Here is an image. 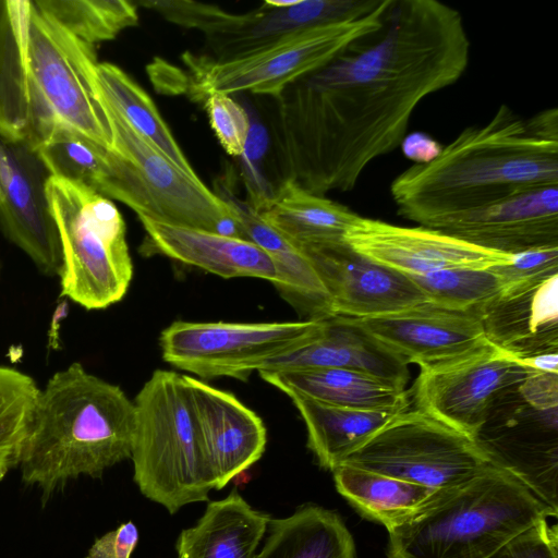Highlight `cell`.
I'll use <instances>...</instances> for the list:
<instances>
[{"instance_id":"cell-40","label":"cell","mask_w":558,"mask_h":558,"mask_svg":"<svg viewBox=\"0 0 558 558\" xmlns=\"http://www.w3.org/2000/svg\"><path fill=\"white\" fill-rule=\"evenodd\" d=\"M400 146H402L404 155L415 163L434 159L442 149L437 141L423 133L405 136Z\"/></svg>"},{"instance_id":"cell-16","label":"cell","mask_w":558,"mask_h":558,"mask_svg":"<svg viewBox=\"0 0 558 558\" xmlns=\"http://www.w3.org/2000/svg\"><path fill=\"white\" fill-rule=\"evenodd\" d=\"M199 449L213 488H223L263 456L267 432L262 418L234 395L183 375Z\"/></svg>"},{"instance_id":"cell-11","label":"cell","mask_w":558,"mask_h":558,"mask_svg":"<svg viewBox=\"0 0 558 558\" xmlns=\"http://www.w3.org/2000/svg\"><path fill=\"white\" fill-rule=\"evenodd\" d=\"M340 464L437 490L470 480L492 462L473 438L415 408L396 415Z\"/></svg>"},{"instance_id":"cell-24","label":"cell","mask_w":558,"mask_h":558,"mask_svg":"<svg viewBox=\"0 0 558 558\" xmlns=\"http://www.w3.org/2000/svg\"><path fill=\"white\" fill-rule=\"evenodd\" d=\"M247 202L267 226L300 250L344 242L347 231L360 217L292 180H283L269 195Z\"/></svg>"},{"instance_id":"cell-17","label":"cell","mask_w":558,"mask_h":558,"mask_svg":"<svg viewBox=\"0 0 558 558\" xmlns=\"http://www.w3.org/2000/svg\"><path fill=\"white\" fill-rule=\"evenodd\" d=\"M426 228L511 255L558 246V185L536 187L450 215Z\"/></svg>"},{"instance_id":"cell-29","label":"cell","mask_w":558,"mask_h":558,"mask_svg":"<svg viewBox=\"0 0 558 558\" xmlns=\"http://www.w3.org/2000/svg\"><path fill=\"white\" fill-rule=\"evenodd\" d=\"M266 533L254 558H355L353 537L341 517L317 505L270 519Z\"/></svg>"},{"instance_id":"cell-32","label":"cell","mask_w":558,"mask_h":558,"mask_svg":"<svg viewBox=\"0 0 558 558\" xmlns=\"http://www.w3.org/2000/svg\"><path fill=\"white\" fill-rule=\"evenodd\" d=\"M22 5L23 0H0V137L8 140L28 135Z\"/></svg>"},{"instance_id":"cell-6","label":"cell","mask_w":558,"mask_h":558,"mask_svg":"<svg viewBox=\"0 0 558 558\" xmlns=\"http://www.w3.org/2000/svg\"><path fill=\"white\" fill-rule=\"evenodd\" d=\"M131 459L134 482L170 514L208 500L213 489L202 459L183 375L157 369L134 401Z\"/></svg>"},{"instance_id":"cell-15","label":"cell","mask_w":558,"mask_h":558,"mask_svg":"<svg viewBox=\"0 0 558 558\" xmlns=\"http://www.w3.org/2000/svg\"><path fill=\"white\" fill-rule=\"evenodd\" d=\"M344 241L356 253L407 276L489 268L509 263L513 255L476 246L436 229L401 227L362 216L349 228Z\"/></svg>"},{"instance_id":"cell-3","label":"cell","mask_w":558,"mask_h":558,"mask_svg":"<svg viewBox=\"0 0 558 558\" xmlns=\"http://www.w3.org/2000/svg\"><path fill=\"white\" fill-rule=\"evenodd\" d=\"M135 407L117 385L74 362L40 389L19 468L43 506L81 475L100 478L131 459Z\"/></svg>"},{"instance_id":"cell-39","label":"cell","mask_w":558,"mask_h":558,"mask_svg":"<svg viewBox=\"0 0 558 558\" xmlns=\"http://www.w3.org/2000/svg\"><path fill=\"white\" fill-rule=\"evenodd\" d=\"M138 537L137 526L132 521L122 523L96 538L85 558H130Z\"/></svg>"},{"instance_id":"cell-38","label":"cell","mask_w":558,"mask_h":558,"mask_svg":"<svg viewBox=\"0 0 558 558\" xmlns=\"http://www.w3.org/2000/svg\"><path fill=\"white\" fill-rule=\"evenodd\" d=\"M505 284L558 274V246L513 254L507 264L490 267Z\"/></svg>"},{"instance_id":"cell-10","label":"cell","mask_w":558,"mask_h":558,"mask_svg":"<svg viewBox=\"0 0 558 558\" xmlns=\"http://www.w3.org/2000/svg\"><path fill=\"white\" fill-rule=\"evenodd\" d=\"M558 374L534 371L492 405L474 440L489 461L558 511Z\"/></svg>"},{"instance_id":"cell-13","label":"cell","mask_w":558,"mask_h":558,"mask_svg":"<svg viewBox=\"0 0 558 558\" xmlns=\"http://www.w3.org/2000/svg\"><path fill=\"white\" fill-rule=\"evenodd\" d=\"M532 372L486 342L458 357L421 366L412 396L416 409L474 439L501 392Z\"/></svg>"},{"instance_id":"cell-27","label":"cell","mask_w":558,"mask_h":558,"mask_svg":"<svg viewBox=\"0 0 558 558\" xmlns=\"http://www.w3.org/2000/svg\"><path fill=\"white\" fill-rule=\"evenodd\" d=\"M307 430V447L317 463L332 471L396 415L408 409H356L289 391ZM410 409V408H409Z\"/></svg>"},{"instance_id":"cell-37","label":"cell","mask_w":558,"mask_h":558,"mask_svg":"<svg viewBox=\"0 0 558 558\" xmlns=\"http://www.w3.org/2000/svg\"><path fill=\"white\" fill-rule=\"evenodd\" d=\"M544 519L521 532L488 558H558L557 524Z\"/></svg>"},{"instance_id":"cell-23","label":"cell","mask_w":558,"mask_h":558,"mask_svg":"<svg viewBox=\"0 0 558 558\" xmlns=\"http://www.w3.org/2000/svg\"><path fill=\"white\" fill-rule=\"evenodd\" d=\"M345 368L364 372L400 388L409 379L408 363L351 318L322 319L318 333L305 345L267 362L260 371Z\"/></svg>"},{"instance_id":"cell-25","label":"cell","mask_w":558,"mask_h":558,"mask_svg":"<svg viewBox=\"0 0 558 558\" xmlns=\"http://www.w3.org/2000/svg\"><path fill=\"white\" fill-rule=\"evenodd\" d=\"M217 191L234 211L244 239L266 251L278 265L283 296L308 319L333 316L330 296L307 255L267 226L226 181L217 183Z\"/></svg>"},{"instance_id":"cell-4","label":"cell","mask_w":558,"mask_h":558,"mask_svg":"<svg viewBox=\"0 0 558 558\" xmlns=\"http://www.w3.org/2000/svg\"><path fill=\"white\" fill-rule=\"evenodd\" d=\"M558 511L507 471L489 464L438 489L388 530V558H488L511 538Z\"/></svg>"},{"instance_id":"cell-28","label":"cell","mask_w":558,"mask_h":558,"mask_svg":"<svg viewBox=\"0 0 558 558\" xmlns=\"http://www.w3.org/2000/svg\"><path fill=\"white\" fill-rule=\"evenodd\" d=\"M282 392H299L330 404L356 409H409V393L374 375L345 368L260 371Z\"/></svg>"},{"instance_id":"cell-12","label":"cell","mask_w":558,"mask_h":558,"mask_svg":"<svg viewBox=\"0 0 558 558\" xmlns=\"http://www.w3.org/2000/svg\"><path fill=\"white\" fill-rule=\"evenodd\" d=\"M322 319L275 323L174 322L161 331L162 359L201 378L240 380L310 342Z\"/></svg>"},{"instance_id":"cell-31","label":"cell","mask_w":558,"mask_h":558,"mask_svg":"<svg viewBox=\"0 0 558 558\" xmlns=\"http://www.w3.org/2000/svg\"><path fill=\"white\" fill-rule=\"evenodd\" d=\"M100 97L128 123L187 175L197 179L148 94L122 69L109 62H99L96 70Z\"/></svg>"},{"instance_id":"cell-18","label":"cell","mask_w":558,"mask_h":558,"mask_svg":"<svg viewBox=\"0 0 558 558\" xmlns=\"http://www.w3.org/2000/svg\"><path fill=\"white\" fill-rule=\"evenodd\" d=\"M302 251L323 281L335 315L367 318L427 302L409 276L356 253L345 241Z\"/></svg>"},{"instance_id":"cell-26","label":"cell","mask_w":558,"mask_h":558,"mask_svg":"<svg viewBox=\"0 0 558 558\" xmlns=\"http://www.w3.org/2000/svg\"><path fill=\"white\" fill-rule=\"evenodd\" d=\"M270 519L233 489L208 502L196 524L182 530L175 544L178 558H254Z\"/></svg>"},{"instance_id":"cell-21","label":"cell","mask_w":558,"mask_h":558,"mask_svg":"<svg viewBox=\"0 0 558 558\" xmlns=\"http://www.w3.org/2000/svg\"><path fill=\"white\" fill-rule=\"evenodd\" d=\"M381 0H266L262 7L232 14L218 9L204 34L215 53L226 60L269 44L287 34L372 12Z\"/></svg>"},{"instance_id":"cell-34","label":"cell","mask_w":558,"mask_h":558,"mask_svg":"<svg viewBox=\"0 0 558 558\" xmlns=\"http://www.w3.org/2000/svg\"><path fill=\"white\" fill-rule=\"evenodd\" d=\"M39 392L33 377L0 365V481L20 464Z\"/></svg>"},{"instance_id":"cell-36","label":"cell","mask_w":558,"mask_h":558,"mask_svg":"<svg viewBox=\"0 0 558 558\" xmlns=\"http://www.w3.org/2000/svg\"><path fill=\"white\" fill-rule=\"evenodd\" d=\"M210 125L225 150L241 157L248 141L251 122L245 109L231 95L214 93L204 98Z\"/></svg>"},{"instance_id":"cell-2","label":"cell","mask_w":558,"mask_h":558,"mask_svg":"<svg viewBox=\"0 0 558 558\" xmlns=\"http://www.w3.org/2000/svg\"><path fill=\"white\" fill-rule=\"evenodd\" d=\"M558 185V111L522 118L501 105L432 160L393 179L398 215L423 227L541 186Z\"/></svg>"},{"instance_id":"cell-1","label":"cell","mask_w":558,"mask_h":558,"mask_svg":"<svg viewBox=\"0 0 558 558\" xmlns=\"http://www.w3.org/2000/svg\"><path fill=\"white\" fill-rule=\"evenodd\" d=\"M461 13L437 0H392L381 28L277 97L283 180L324 196L354 189L364 169L403 142L423 99L465 72Z\"/></svg>"},{"instance_id":"cell-8","label":"cell","mask_w":558,"mask_h":558,"mask_svg":"<svg viewBox=\"0 0 558 558\" xmlns=\"http://www.w3.org/2000/svg\"><path fill=\"white\" fill-rule=\"evenodd\" d=\"M97 83V82H96ZM111 132V174L101 195L146 217L242 238L230 205L175 167L99 95Z\"/></svg>"},{"instance_id":"cell-7","label":"cell","mask_w":558,"mask_h":558,"mask_svg":"<svg viewBox=\"0 0 558 558\" xmlns=\"http://www.w3.org/2000/svg\"><path fill=\"white\" fill-rule=\"evenodd\" d=\"M47 196L62 247L61 295L89 311L121 301L133 277V263L117 206L57 175L48 179Z\"/></svg>"},{"instance_id":"cell-22","label":"cell","mask_w":558,"mask_h":558,"mask_svg":"<svg viewBox=\"0 0 558 558\" xmlns=\"http://www.w3.org/2000/svg\"><path fill=\"white\" fill-rule=\"evenodd\" d=\"M146 232L144 253L161 254L222 278L252 277L272 282L283 277L272 257L250 240L138 217Z\"/></svg>"},{"instance_id":"cell-33","label":"cell","mask_w":558,"mask_h":558,"mask_svg":"<svg viewBox=\"0 0 558 558\" xmlns=\"http://www.w3.org/2000/svg\"><path fill=\"white\" fill-rule=\"evenodd\" d=\"M51 20L81 41L96 44L113 39L137 24L136 3L126 0H35Z\"/></svg>"},{"instance_id":"cell-14","label":"cell","mask_w":558,"mask_h":558,"mask_svg":"<svg viewBox=\"0 0 558 558\" xmlns=\"http://www.w3.org/2000/svg\"><path fill=\"white\" fill-rule=\"evenodd\" d=\"M50 175L26 140L0 137V230L43 275L60 277L63 256L47 196Z\"/></svg>"},{"instance_id":"cell-30","label":"cell","mask_w":558,"mask_h":558,"mask_svg":"<svg viewBox=\"0 0 558 558\" xmlns=\"http://www.w3.org/2000/svg\"><path fill=\"white\" fill-rule=\"evenodd\" d=\"M331 472L338 493L361 515L383 524L387 531L411 517L436 493L420 484L348 464H339Z\"/></svg>"},{"instance_id":"cell-19","label":"cell","mask_w":558,"mask_h":558,"mask_svg":"<svg viewBox=\"0 0 558 558\" xmlns=\"http://www.w3.org/2000/svg\"><path fill=\"white\" fill-rule=\"evenodd\" d=\"M351 319L407 363L420 367L458 357L487 342L475 308L457 311L425 302Z\"/></svg>"},{"instance_id":"cell-9","label":"cell","mask_w":558,"mask_h":558,"mask_svg":"<svg viewBox=\"0 0 558 558\" xmlns=\"http://www.w3.org/2000/svg\"><path fill=\"white\" fill-rule=\"evenodd\" d=\"M391 1L381 0L365 15L303 28L230 59L191 60L192 94L197 99L242 92L277 98L355 41L378 32Z\"/></svg>"},{"instance_id":"cell-5","label":"cell","mask_w":558,"mask_h":558,"mask_svg":"<svg viewBox=\"0 0 558 558\" xmlns=\"http://www.w3.org/2000/svg\"><path fill=\"white\" fill-rule=\"evenodd\" d=\"M22 40L28 98L26 141L36 149L52 134L68 131L111 148L110 128L97 94L95 48L31 0H23Z\"/></svg>"},{"instance_id":"cell-35","label":"cell","mask_w":558,"mask_h":558,"mask_svg":"<svg viewBox=\"0 0 558 558\" xmlns=\"http://www.w3.org/2000/svg\"><path fill=\"white\" fill-rule=\"evenodd\" d=\"M409 277L423 292L427 302L457 311L480 307L506 286L490 267L446 269Z\"/></svg>"},{"instance_id":"cell-20","label":"cell","mask_w":558,"mask_h":558,"mask_svg":"<svg viewBox=\"0 0 558 558\" xmlns=\"http://www.w3.org/2000/svg\"><path fill=\"white\" fill-rule=\"evenodd\" d=\"M558 274L506 284L475 308L487 342L526 365L558 354Z\"/></svg>"}]
</instances>
